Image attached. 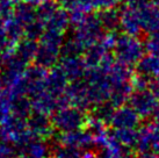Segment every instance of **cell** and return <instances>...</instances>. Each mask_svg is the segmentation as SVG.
I'll use <instances>...</instances> for the list:
<instances>
[{
	"mask_svg": "<svg viewBox=\"0 0 159 158\" xmlns=\"http://www.w3.org/2000/svg\"><path fill=\"white\" fill-rule=\"evenodd\" d=\"M137 70L151 79H159V57L148 55L137 63Z\"/></svg>",
	"mask_w": 159,
	"mask_h": 158,
	"instance_id": "cell-21",
	"label": "cell"
},
{
	"mask_svg": "<svg viewBox=\"0 0 159 158\" xmlns=\"http://www.w3.org/2000/svg\"><path fill=\"white\" fill-rule=\"evenodd\" d=\"M144 44L138 40L137 36L129 35L125 33L116 35V43L114 47L116 61L133 66L141 61L144 56Z\"/></svg>",
	"mask_w": 159,
	"mask_h": 158,
	"instance_id": "cell-4",
	"label": "cell"
},
{
	"mask_svg": "<svg viewBox=\"0 0 159 158\" xmlns=\"http://www.w3.org/2000/svg\"><path fill=\"white\" fill-rule=\"evenodd\" d=\"M69 81L70 80L62 69L59 66H53L51 67V70L48 71L45 78V90L57 97H63L69 86Z\"/></svg>",
	"mask_w": 159,
	"mask_h": 158,
	"instance_id": "cell-17",
	"label": "cell"
},
{
	"mask_svg": "<svg viewBox=\"0 0 159 158\" xmlns=\"http://www.w3.org/2000/svg\"><path fill=\"white\" fill-rule=\"evenodd\" d=\"M98 16L106 31H114L121 27V14L115 8L102 9L98 13Z\"/></svg>",
	"mask_w": 159,
	"mask_h": 158,
	"instance_id": "cell-26",
	"label": "cell"
},
{
	"mask_svg": "<svg viewBox=\"0 0 159 158\" xmlns=\"http://www.w3.org/2000/svg\"><path fill=\"white\" fill-rule=\"evenodd\" d=\"M87 85L91 106H99L111 100L113 93V84L108 71L103 66L89 67L84 77Z\"/></svg>",
	"mask_w": 159,
	"mask_h": 158,
	"instance_id": "cell-1",
	"label": "cell"
},
{
	"mask_svg": "<svg viewBox=\"0 0 159 158\" xmlns=\"http://www.w3.org/2000/svg\"><path fill=\"white\" fill-rule=\"evenodd\" d=\"M2 27H4V30L7 37L14 45H16L25 36V27L14 16H11V18L4 20Z\"/></svg>",
	"mask_w": 159,
	"mask_h": 158,
	"instance_id": "cell-23",
	"label": "cell"
},
{
	"mask_svg": "<svg viewBox=\"0 0 159 158\" xmlns=\"http://www.w3.org/2000/svg\"><path fill=\"white\" fill-rule=\"evenodd\" d=\"M1 28H2V20L0 19V29H1Z\"/></svg>",
	"mask_w": 159,
	"mask_h": 158,
	"instance_id": "cell-45",
	"label": "cell"
},
{
	"mask_svg": "<svg viewBox=\"0 0 159 158\" xmlns=\"http://www.w3.org/2000/svg\"><path fill=\"white\" fill-rule=\"evenodd\" d=\"M129 105L136 110L142 118H150L155 114L159 106V97L150 88L143 91H134L129 99Z\"/></svg>",
	"mask_w": 159,
	"mask_h": 158,
	"instance_id": "cell-8",
	"label": "cell"
},
{
	"mask_svg": "<svg viewBox=\"0 0 159 158\" xmlns=\"http://www.w3.org/2000/svg\"><path fill=\"white\" fill-rule=\"evenodd\" d=\"M58 142L62 145L84 150L94 145V136L89 130L81 128L77 130L61 132V135L58 137Z\"/></svg>",
	"mask_w": 159,
	"mask_h": 158,
	"instance_id": "cell-10",
	"label": "cell"
},
{
	"mask_svg": "<svg viewBox=\"0 0 159 158\" xmlns=\"http://www.w3.org/2000/svg\"><path fill=\"white\" fill-rule=\"evenodd\" d=\"M151 2L153 5H156V6H158L159 7V0H151Z\"/></svg>",
	"mask_w": 159,
	"mask_h": 158,
	"instance_id": "cell-43",
	"label": "cell"
},
{
	"mask_svg": "<svg viewBox=\"0 0 159 158\" xmlns=\"http://www.w3.org/2000/svg\"><path fill=\"white\" fill-rule=\"evenodd\" d=\"M152 118H153V122H156L157 124H159V106L157 107V109H156L155 114L152 115Z\"/></svg>",
	"mask_w": 159,
	"mask_h": 158,
	"instance_id": "cell-41",
	"label": "cell"
},
{
	"mask_svg": "<svg viewBox=\"0 0 159 158\" xmlns=\"http://www.w3.org/2000/svg\"><path fill=\"white\" fill-rule=\"evenodd\" d=\"M141 116L130 105H121L116 107L111 118L113 129L117 128H137L141 121Z\"/></svg>",
	"mask_w": 159,
	"mask_h": 158,
	"instance_id": "cell-12",
	"label": "cell"
},
{
	"mask_svg": "<svg viewBox=\"0 0 159 158\" xmlns=\"http://www.w3.org/2000/svg\"><path fill=\"white\" fill-rule=\"evenodd\" d=\"M105 35L106 30L98 14H87L86 18L75 28V39L79 42L84 50L100 42Z\"/></svg>",
	"mask_w": 159,
	"mask_h": 158,
	"instance_id": "cell-6",
	"label": "cell"
},
{
	"mask_svg": "<svg viewBox=\"0 0 159 158\" xmlns=\"http://www.w3.org/2000/svg\"><path fill=\"white\" fill-rule=\"evenodd\" d=\"M150 158H159V155H155V156H152V157Z\"/></svg>",
	"mask_w": 159,
	"mask_h": 158,
	"instance_id": "cell-46",
	"label": "cell"
},
{
	"mask_svg": "<svg viewBox=\"0 0 159 158\" xmlns=\"http://www.w3.org/2000/svg\"><path fill=\"white\" fill-rule=\"evenodd\" d=\"M14 158H33L30 157L28 154H21V155H18V156H15Z\"/></svg>",
	"mask_w": 159,
	"mask_h": 158,
	"instance_id": "cell-42",
	"label": "cell"
},
{
	"mask_svg": "<svg viewBox=\"0 0 159 158\" xmlns=\"http://www.w3.org/2000/svg\"><path fill=\"white\" fill-rule=\"evenodd\" d=\"M59 67L66 75L70 81L83 79L87 72L89 66L84 57L78 56H62L59 59Z\"/></svg>",
	"mask_w": 159,
	"mask_h": 158,
	"instance_id": "cell-13",
	"label": "cell"
},
{
	"mask_svg": "<svg viewBox=\"0 0 159 158\" xmlns=\"http://www.w3.org/2000/svg\"><path fill=\"white\" fill-rule=\"evenodd\" d=\"M150 81L151 78L146 77L143 73H139V72H138V75L133 76V78H131V85H133L134 91H143V90L149 88Z\"/></svg>",
	"mask_w": 159,
	"mask_h": 158,
	"instance_id": "cell-34",
	"label": "cell"
},
{
	"mask_svg": "<svg viewBox=\"0 0 159 158\" xmlns=\"http://www.w3.org/2000/svg\"><path fill=\"white\" fill-rule=\"evenodd\" d=\"M27 154L33 158H47L49 154L48 145L43 140H33L26 146Z\"/></svg>",
	"mask_w": 159,
	"mask_h": 158,
	"instance_id": "cell-28",
	"label": "cell"
},
{
	"mask_svg": "<svg viewBox=\"0 0 159 158\" xmlns=\"http://www.w3.org/2000/svg\"><path fill=\"white\" fill-rule=\"evenodd\" d=\"M39 40V49L35 57L36 64L45 69L53 67L57 63H59L62 56L64 33L52 29H45Z\"/></svg>",
	"mask_w": 159,
	"mask_h": 158,
	"instance_id": "cell-2",
	"label": "cell"
},
{
	"mask_svg": "<svg viewBox=\"0 0 159 158\" xmlns=\"http://www.w3.org/2000/svg\"><path fill=\"white\" fill-rule=\"evenodd\" d=\"M111 49L103 43V41H100L98 43L93 44L84 51V59L89 67H95L100 66L102 62L111 53Z\"/></svg>",
	"mask_w": 159,
	"mask_h": 158,
	"instance_id": "cell-18",
	"label": "cell"
},
{
	"mask_svg": "<svg viewBox=\"0 0 159 158\" xmlns=\"http://www.w3.org/2000/svg\"><path fill=\"white\" fill-rule=\"evenodd\" d=\"M123 1H125V4H133L135 0H123Z\"/></svg>",
	"mask_w": 159,
	"mask_h": 158,
	"instance_id": "cell-44",
	"label": "cell"
},
{
	"mask_svg": "<svg viewBox=\"0 0 159 158\" xmlns=\"http://www.w3.org/2000/svg\"><path fill=\"white\" fill-rule=\"evenodd\" d=\"M0 140L7 141L15 146L26 148L35 138L28 127V118L13 114L0 126Z\"/></svg>",
	"mask_w": 159,
	"mask_h": 158,
	"instance_id": "cell-3",
	"label": "cell"
},
{
	"mask_svg": "<svg viewBox=\"0 0 159 158\" xmlns=\"http://www.w3.org/2000/svg\"><path fill=\"white\" fill-rule=\"evenodd\" d=\"M59 8L58 7L57 1L53 0H48L47 2L40 5L37 9H36V15H37V20H40L43 25H47V22L50 20V18L52 16L55 12Z\"/></svg>",
	"mask_w": 159,
	"mask_h": 158,
	"instance_id": "cell-27",
	"label": "cell"
},
{
	"mask_svg": "<svg viewBox=\"0 0 159 158\" xmlns=\"http://www.w3.org/2000/svg\"><path fill=\"white\" fill-rule=\"evenodd\" d=\"M28 127L30 129L34 138L43 141L52 136L55 129L52 121L49 120L48 115L37 114V113H34L28 118Z\"/></svg>",
	"mask_w": 159,
	"mask_h": 158,
	"instance_id": "cell-16",
	"label": "cell"
},
{
	"mask_svg": "<svg viewBox=\"0 0 159 158\" xmlns=\"http://www.w3.org/2000/svg\"><path fill=\"white\" fill-rule=\"evenodd\" d=\"M135 149L138 158H150L159 155V124L151 122L142 128Z\"/></svg>",
	"mask_w": 159,
	"mask_h": 158,
	"instance_id": "cell-7",
	"label": "cell"
},
{
	"mask_svg": "<svg viewBox=\"0 0 159 158\" xmlns=\"http://www.w3.org/2000/svg\"><path fill=\"white\" fill-rule=\"evenodd\" d=\"M55 129L58 132H71L81 129L86 126L87 116L85 115L84 109L72 105H65L55 110L51 118Z\"/></svg>",
	"mask_w": 159,
	"mask_h": 158,
	"instance_id": "cell-5",
	"label": "cell"
},
{
	"mask_svg": "<svg viewBox=\"0 0 159 158\" xmlns=\"http://www.w3.org/2000/svg\"><path fill=\"white\" fill-rule=\"evenodd\" d=\"M84 150L59 144L56 149L53 150L52 158H83V151Z\"/></svg>",
	"mask_w": 159,
	"mask_h": 158,
	"instance_id": "cell-29",
	"label": "cell"
},
{
	"mask_svg": "<svg viewBox=\"0 0 159 158\" xmlns=\"http://www.w3.org/2000/svg\"><path fill=\"white\" fill-rule=\"evenodd\" d=\"M31 109L34 113L43 115H52L55 110H57L59 107L69 105L65 94L63 97H57L49 91L44 90L42 92L33 95L30 99Z\"/></svg>",
	"mask_w": 159,
	"mask_h": 158,
	"instance_id": "cell-9",
	"label": "cell"
},
{
	"mask_svg": "<svg viewBox=\"0 0 159 158\" xmlns=\"http://www.w3.org/2000/svg\"><path fill=\"white\" fill-rule=\"evenodd\" d=\"M101 149L102 152L100 158H129L128 148L123 146L120 142L115 140L113 134Z\"/></svg>",
	"mask_w": 159,
	"mask_h": 158,
	"instance_id": "cell-22",
	"label": "cell"
},
{
	"mask_svg": "<svg viewBox=\"0 0 159 158\" xmlns=\"http://www.w3.org/2000/svg\"><path fill=\"white\" fill-rule=\"evenodd\" d=\"M84 51V48L80 45V43L75 37L64 42L62 47V56H78V55H81Z\"/></svg>",
	"mask_w": 159,
	"mask_h": 158,
	"instance_id": "cell-31",
	"label": "cell"
},
{
	"mask_svg": "<svg viewBox=\"0 0 159 158\" xmlns=\"http://www.w3.org/2000/svg\"><path fill=\"white\" fill-rule=\"evenodd\" d=\"M113 136L125 148H135L138 142L139 132L137 128H117L114 129Z\"/></svg>",
	"mask_w": 159,
	"mask_h": 158,
	"instance_id": "cell-24",
	"label": "cell"
},
{
	"mask_svg": "<svg viewBox=\"0 0 159 158\" xmlns=\"http://www.w3.org/2000/svg\"><path fill=\"white\" fill-rule=\"evenodd\" d=\"M137 6V5H136ZM143 31L148 35L159 34V7L152 2L138 6Z\"/></svg>",
	"mask_w": 159,
	"mask_h": 158,
	"instance_id": "cell-15",
	"label": "cell"
},
{
	"mask_svg": "<svg viewBox=\"0 0 159 158\" xmlns=\"http://www.w3.org/2000/svg\"><path fill=\"white\" fill-rule=\"evenodd\" d=\"M45 30V26L36 19L34 22H31L30 25L25 28V36L27 39H31V40H37L40 39L41 35L43 34V31Z\"/></svg>",
	"mask_w": 159,
	"mask_h": 158,
	"instance_id": "cell-32",
	"label": "cell"
},
{
	"mask_svg": "<svg viewBox=\"0 0 159 158\" xmlns=\"http://www.w3.org/2000/svg\"><path fill=\"white\" fill-rule=\"evenodd\" d=\"M23 1H25V2H27V4L31 5V6H34V7H39L40 5L47 2L48 0H23Z\"/></svg>",
	"mask_w": 159,
	"mask_h": 158,
	"instance_id": "cell-39",
	"label": "cell"
},
{
	"mask_svg": "<svg viewBox=\"0 0 159 158\" xmlns=\"http://www.w3.org/2000/svg\"><path fill=\"white\" fill-rule=\"evenodd\" d=\"M70 15H69V11L65 8H58L55 14L50 18L47 25H45V29H52V30L62 31L65 33L67 27L70 25Z\"/></svg>",
	"mask_w": 159,
	"mask_h": 158,
	"instance_id": "cell-25",
	"label": "cell"
},
{
	"mask_svg": "<svg viewBox=\"0 0 159 158\" xmlns=\"http://www.w3.org/2000/svg\"><path fill=\"white\" fill-rule=\"evenodd\" d=\"M94 9H108V8H115L119 5L120 0H92Z\"/></svg>",
	"mask_w": 159,
	"mask_h": 158,
	"instance_id": "cell-37",
	"label": "cell"
},
{
	"mask_svg": "<svg viewBox=\"0 0 159 158\" xmlns=\"http://www.w3.org/2000/svg\"><path fill=\"white\" fill-rule=\"evenodd\" d=\"M13 16L25 28L37 19L36 9H34V6L27 4L23 0H18V1H16L15 8H14Z\"/></svg>",
	"mask_w": 159,
	"mask_h": 158,
	"instance_id": "cell-20",
	"label": "cell"
},
{
	"mask_svg": "<svg viewBox=\"0 0 159 158\" xmlns=\"http://www.w3.org/2000/svg\"><path fill=\"white\" fill-rule=\"evenodd\" d=\"M5 88H6V85H5L4 78L2 76H0V95H2L5 93Z\"/></svg>",
	"mask_w": 159,
	"mask_h": 158,
	"instance_id": "cell-40",
	"label": "cell"
},
{
	"mask_svg": "<svg viewBox=\"0 0 159 158\" xmlns=\"http://www.w3.org/2000/svg\"><path fill=\"white\" fill-rule=\"evenodd\" d=\"M37 49H39V43H36V40L27 39L26 37L25 40H21L14 47V53L21 61L29 65L31 61H35Z\"/></svg>",
	"mask_w": 159,
	"mask_h": 158,
	"instance_id": "cell-19",
	"label": "cell"
},
{
	"mask_svg": "<svg viewBox=\"0 0 159 158\" xmlns=\"http://www.w3.org/2000/svg\"><path fill=\"white\" fill-rule=\"evenodd\" d=\"M13 47H15V45L9 41V39L7 37V35H6V33L4 30V27H2L0 29V53L4 55L8 49L13 48Z\"/></svg>",
	"mask_w": 159,
	"mask_h": 158,
	"instance_id": "cell-38",
	"label": "cell"
},
{
	"mask_svg": "<svg viewBox=\"0 0 159 158\" xmlns=\"http://www.w3.org/2000/svg\"><path fill=\"white\" fill-rule=\"evenodd\" d=\"M65 98H66L69 105L79 107L81 109H86V108L91 107L87 85L83 79L75 80V81H71V84H69L66 91H65Z\"/></svg>",
	"mask_w": 159,
	"mask_h": 158,
	"instance_id": "cell-14",
	"label": "cell"
},
{
	"mask_svg": "<svg viewBox=\"0 0 159 158\" xmlns=\"http://www.w3.org/2000/svg\"><path fill=\"white\" fill-rule=\"evenodd\" d=\"M120 14H121V28L123 33L133 36H138L143 31L138 6L127 4L120 12Z\"/></svg>",
	"mask_w": 159,
	"mask_h": 158,
	"instance_id": "cell-11",
	"label": "cell"
},
{
	"mask_svg": "<svg viewBox=\"0 0 159 158\" xmlns=\"http://www.w3.org/2000/svg\"><path fill=\"white\" fill-rule=\"evenodd\" d=\"M144 49L148 55L159 57V34L158 35H149L144 43Z\"/></svg>",
	"mask_w": 159,
	"mask_h": 158,
	"instance_id": "cell-35",
	"label": "cell"
},
{
	"mask_svg": "<svg viewBox=\"0 0 159 158\" xmlns=\"http://www.w3.org/2000/svg\"><path fill=\"white\" fill-rule=\"evenodd\" d=\"M16 1L18 0H0V19L2 21L13 16Z\"/></svg>",
	"mask_w": 159,
	"mask_h": 158,
	"instance_id": "cell-33",
	"label": "cell"
},
{
	"mask_svg": "<svg viewBox=\"0 0 159 158\" xmlns=\"http://www.w3.org/2000/svg\"><path fill=\"white\" fill-rule=\"evenodd\" d=\"M15 157V145L7 141L0 140V158Z\"/></svg>",
	"mask_w": 159,
	"mask_h": 158,
	"instance_id": "cell-36",
	"label": "cell"
},
{
	"mask_svg": "<svg viewBox=\"0 0 159 158\" xmlns=\"http://www.w3.org/2000/svg\"><path fill=\"white\" fill-rule=\"evenodd\" d=\"M13 115V100L7 95H0V126H2Z\"/></svg>",
	"mask_w": 159,
	"mask_h": 158,
	"instance_id": "cell-30",
	"label": "cell"
}]
</instances>
